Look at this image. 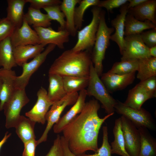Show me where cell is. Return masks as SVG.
<instances>
[{
  "instance_id": "cell-1",
  "label": "cell",
  "mask_w": 156,
  "mask_h": 156,
  "mask_svg": "<svg viewBox=\"0 0 156 156\" xmlns=\"http://www.w3.org/2000/svg\"><path fill=\"white\" fill-rule=\"evenodd\" d=\"M100 107L95 99L86 102L81 112L62 131L69 149L76 155L85 154L88 151L95 152L99 148L98 139L100 129L105 121L114 114L100 118L98 114Z\"/></svg>"
},
{
  "instance_id": "cell-2",
  "label": "cell",
  "mask_w": 156,
  "mask_h": 156,
  "mask_svg": "<svg viewBox=\"0 0 156 156\" xmlns=\"http://www.w3.org/2000/svg\"><path fill=\"white\" fill-rule=\"evenodd\" d=\"M91 53L88 51L76 52L72 49L66 50L53 62L49 74L89 77L92 63Z\"/></svg>"
},
{
  "instance_id": "cell-3",
  "label": "cell",
  "mask_w": 156,
  "mask_h": 156,
  "mask_svg": "<svg viewBox=\"0 0 156 156\" xmlns=\"http://www.w3.org/2000/svg\"><path fill=\"white\" fill-rule=\"evenodd\" d=\"M105 14V11L102 10L96 40L91 53L92 62L99 77L103 73V62L106 49L110 44L111 36L114 31V28L109 27L107 26Z\"/></svg>"
},
{
  "instance_id": "cell-4",
  "label": "cell",
  "mask_w": 156,
  "mask_h": 156,
  "mask_svg": "<svg viewBox=\"0 0 156 156\" xmlns=\"http://www.w3.org/2000/svg\"><path fill=\"white\" fill-rule=\"evenodd\" d=\"M86 90L87 95L94 97L102 104L107 114H114L117 100L110 94L97 73L92 62L90 68L89 81Z\"/></svg>"
},
{
  "instance_id": "cell-5",
  "label": "cell",
  "mask_w": 156,
  "mask_h": 156,
  "mask_svg": "<svg viewBox=\"0 0 156 156\" xmlns=\"http://www.w3.org/2000/svg\"><path fill=\"white\" fill-rule=\"evenodd\" d=\"M101 8L93 6L91 11L92 17L90 23L82 29L77 31V40L72 49L74 51H88L92 52L94 45L98 30Z\"/></svg>"
},
{
  "instance_id": "cell-6",
  "label": "cell",
  "mask_w": 156,
  "mask_h": 156,
  "mask_svg": "<svg viewBox=\"0 0 156 156\" xmlns=\"http://www.w3.org/2000/svg\"><path fill=\"white\" fill-rule=\"evenodd\" d=\"M29 101L25 90L15 89L3 107L6 128L15 127L21 116L20 114L21 109Z\"/></svg>"
},
{
  "instance_id": "cell-7",
  "label": "cell",
  "mask_w": 156,
  "mask_h": 156,
  "mask_svg": "<svg viewBox=\"0 0 156 156\" xmlns=\"http://www.w3.org/2000/svg\"><path fill=\"white\" fill-rule=\"evenodd\" d=\"M114 109L115 112L129 120L138 129L144 127L152 130H156L154 119L150 113L144 108L136 109L117 100Z\"/></svg>"
},
{
  "instance_id": "cell-8",
  "label": "cell",
  "mask_w": 156,
  "mask_h": 156,
  "mask_svg": "<svg viewBox=\"0 0 156 156\" xmlns=\"http://www.w3.org/2000/svg\"><path fill=\"white\" fill-rule=\"evenodd\" d=\"M78 96L77 92L67 94L61 99L53 103L46 115L47 125L42 135L37 140V146L47 141L49 132L58 120L65 108L68 106L73 105L76 101Z\"/></svg>"
},
{
  "instance_id": "cell-9",
  "label": "cell",
  "mask_w": 156,
  "mask_h": 156,
  "mask_svg": "<svg viewBox=\"0 0 156 156\" xmlns=\"http://www.w3.org/2000/svg\"><path fill=\"white\" fill-rule=\"evenodd\" d=\"M56 46L49 44L46 48L29 62H26L22 66L23 72L21 74L16 76L14 80L15 89L25 90L33 75L44 62L48 55L55 48Z\"/></svg>"
},
{
  "instance_id": "cell-10",
  "label": "cell",
  "mask_w": 156,
  "mask_h": 156,
  "mask_svg": "<svg viewBox=\"0 0 156 156\" xmlns=\"http://www.w3.org/2000/svg\"><path fill=\"white\" fill-rule=\"evenodd\" d=\"M121 60H140L151 57L149 48L143 42L140 34L125 36L123 51Z\"/></svg>"
},
{
  "instance_id": "cell-11",
  "label": "cell",
  "mask_w": 156,
  "mask_h": 156,
  "mask_svg": "<svg viewBox=\"0 0 156 156\" xmlns=\"http://www.w3.org/2000/svg\"><path fill=\"white\" fill-rule=\"evenodd\" d=\"M120 118L126 150L130 156H139L140 138L138 129L125 117L121 116Z\"/></svg>"
},
{
  "instance_id": "cell-12",
  "label": "cell",
  "mask_w": 156,
  "mask_h": 156,
  "mask_svg": "<svg viewBox=\"0 0 156 156\" xmlns=\"http://www.w3.org/2000/svg\"><path fill=\"white\" fill-rule=\"evenodd\" d=\"M36 103L29 111L25 113L26 116L36 122L44 125L46 121V115L53 102L49 99L47 91L41 87L37 93Z\"/></svg>"
},
{
  "instance_id": "cell-13",
  "label": "cell",
  "mask_w": 156,
  "mask_h": 156,
  "mask_svg": "<svg viewBox=\"0 0 156 156\" xmlns=\"http://www.w3.org/2000/svg\"><path fill=\"white\" fill-rule=\"evenodd\" d=\"M41 44L45 46L53 44L60 49L64 48V44L69 41L70 34L66 29L55 31L50 26L47 27L34 28Z\"/></svg>"
},
{
  "instance_id": "cell-14",
  "label": "cell",
  "mask_w": 156,
  "mask_h": 156,
  "mask_svg": "<svg viewBox=\"0 0 156 156\" xmlns=\"http://www.w3.org/2000/svg\"><path fill=\"white\" fill-rule=\"evenodd\" d=\"M10 37L13 47L40 44L37 32L31 29L24 18L22 26L16 28Z\"/></svg>"
},
{
  "instance_id": "cell-15",
  "label": "cell",
  "mask_w": 156,
  "mask_h": 156,
  "mask_svg": "<svg viewBox=\"0 0 156 156\" xmlns=\"http://www.w3.org/2000/svg\"><path fill=\"white\" fill-rule=\"evenodd\" d=\"M135 75V72L119 75L108 71L102 73L100 79L110 93L122 90L132 84L134 81Z\"/></svg>"
},
{
  "instance_id": "cell-16",
  "label": "cell",
  "mask_w": 156,
  "mask_h": 156,
  "mask_svg": "<svg viewBox=\"0 0 156 156\" xmlns=\"http://www.w3.org/2000/svg\"><path fill=\"white\" fill-rule=\"evenodd\" d=\"M87 96L86 89L80 91L78 99L73 106L53 125L54 133H59L62 132L70 121L81 112L85 105Z\"/></svg>"
},
{
  "instance_id": "cell-17",
  "label": "cell",
  "mask_w": 156,
  "mask_h": 156,
  "mask_svg": "<svg viewBox=\"0 0 156 156\" xmlns=\"http://www.w3.org/2000/svg\"><path fill=\"white\" fill-rule=\"evenodd\" d=\"M128 3L122 5L119 10L120 13L111 21V25L114 29V33L111 35L110 40L115 42L119 49L121 55L123 49L125 22L128 12Z\"/></svg>"
},
{
  "instance_id": "cell-18",
  "label": "cell",
  "mask_w": 156,
  "mask_h": 156,
  "mask_svg": "<svg viewBox=\"0 0 156 156\" xmlns=\"http://www.w3.org/2000/svg\"><path fill=\"white\" fill-rule=\"evenodd\" d=\"M15 71L1 68L0 76L2 84L0 94V111L3 110L4 104L11 97L15 89L14 80L16 76Z\"/></svg>"
},
{
  "instance_id": "cell-19",
  "label": "cell",
  "mask_w": 156,
  "mask_h": 156,
  "mask_svg": "<svg viewBox=\"0 0 156 156\" xmlns=\"http://www.w3.org/2000/svg\"><path fill=\"white\" fill-rule=\"evenodd\" d=\"M156 0H147L137 6L128 9V13L139 21H144L148 20L156 25Z\"/></svg>"
},
{
  "instance_id": "cell-20",
  "label": "cell",
  "mask_w": 156,
  "mask_h": 156,
  "mask_svg": "<svg viewBox=\"0 0 156 156\" xmlns=\"http://www.w3.org/2000/svg\"><path fill=\"white\" fill-rule=\"evenodd\" d=\"M44 46L41 44L27 45L13 47L14 59L17 65L22 66L31 58H34L44 49Z\"/></svg>"
},
{
  "instance_id": "cell-21",
  "label": "cell",
  "mask_w": 156,
  "mask_h": 156,
  "mask_svg": "<svg viewBox=\"0 0 156 156\" xmlns=\"http://www.w3.org/2000/svg\"><path fill=\"white\" fill-rule=\"evenodd\" d=\"M153 98L138 83L129 90L124 104L132 108L139 110L147 100Z\"/></svg>"
},
{
  "instance_id": "cell-22",
  "label": "cell",
  "mask_w": 156,
  "mask_h": 156,
  "mask_svg": "<svg viewBox=\"0 0 156 156\" xmlns=\"http://www.w3.org/2000/svg\"><path fill=\"white\" fill-rule=\"evenodd\" d=\"M156 28V25L150 21H139L132 14L127 13L125 22L124 36L140 34L145 30Z\"/></svg>"
},
{
  "instance_id": "cell-23",
  "label": "cell",
  "mask_w": 156,
  "mask_h": 156,
  "mask_svg": "<svg viewBox=\"0 0 156 156\" xmlns=\"http://www.w3.org/2000/svg\"><path fill=\"white\" fill-rule=\"evenodd\" d=\"M7 18L16 28L20 27L24 19L23 9L26 0H7Z\"/></svg>"
},
{
  "instance_id": "cell-24",
  "label": "cell",
  "mask_w": 156,
  "mask_h": 156,
  "mask_svg": "<svg viewBox=\"0 0 156 156\" xmlns=\"http://www.w3.org/2000/svg\"><path fill=\"white\" fill-rule=\"evenodd\" d=\"M49 81L47 95L50 101L53 102H56L66 95L62 76L56 74H49Z\"/></svg>"
},
{
  "instance_id": "cell-25",
  "label": "cell",
  "mask_w": 156,
  "mask_h": 156,
  "mask_svg": "<svg viewBox=\"0 0 156 156\" xmlns=\"http://www.w3.org/2000/svg\"><path fill=\"white\" fill-rule=\"evenodd\" d=\"M81 0H63L60 5L61 11L66 18V29L70 35L75 36L76 34V30L74 22V12L75 6Z\"/></svg>"
},
{
  "instance_id": "cell-26",
  "label": "cell",
  "mask_w": 156,
  "mask_h": 156,
  "mask_svg": "<svg viewBox=\"0 0 156 156\" xmlns=\"http://www.w3.org/2000/svg\"><path fill=\"white\" fill-rule=\"evenodd\" d=\"M10 37L0 41V67L8 70L17 66Z\"/></svg>"
},
{
  "instance_id": "cell-27",
  "label": "cell",
  "mask_w": 156,
  "mask_h": 156,
  "mask_svg": "<svg viewBox=\"0 0 156 156\" xmlns=\"http://www.w3.org/2000/svg\"><path fill=\"white\" fill-rule=\"evenodd\" d=\"M140 141L139 156H156V140L147 129L144 127L138 128Z\"/></svg>"
},
{
  "instance_id": "cell-28",
  "label": "cell",
  "mask_w": 156,
  "mask_h": 156,
  "mask_svg": "<svg viewBox=\"0 0 156 156\" xmlns=\"http://www.w3.org/2000/svg\"><path fill=\"white\" fill-rule=\"evenodd\" d=\"M36 123L29 118L21 115L14 127L16 134L23 143L36 138L34 128Z\"/></svg>"
},
{
  "instance_id": "cell-29",
  "label": "cell",
  "mask_w": 156,
  "mask_h": 156,
  "mask_svg": "<svg viewBox=\"0 0 156 156\" xmlns=\"http://www.w3.org/2000/svg\"><path fill=\"white\" fill-rule=\"evenodd\" d=\"M113 132L114 140L111 144L112 154L121 156H130L125 149L120 117L115 120Z\"/></svg>"
},
{
  "instance_id": "cell-30",
  "label": "cell",
  "mask_w": 156,
  "mask_h": 156,
  "mask_svg": "<svg viewBox=\"0 0 156 156\" xmlns=\"http://www.w3.org/2000/svg\"><path fill=\"white\" fill-rule=\"evenodd\" d=\"M24 18L29 25H32L34 28L47 27L51 24V20L47 14L43 13L40 10L30 7L27 12L24 14Z\"/></svg>"
},
{
  "instance_id": "cell-31",
  "label": "cell",
  "mask_w": 156,
  "mask_h": 156,
  "mask_svg": "<svg viewBox=\"0 0 156 156\" xmlns=\"http://www.w3.org/2000/svg\"><path fill=\"white\" fill-rule=\"evenodd\" d=\"M137 78L140 81L156 76V58L150 57L138 60Z\"/></svg>"
},
{
  "instance_id": "cell-32",
  "label": "cell",
  "mask_w": 156,
  "mask_h": 156,
  "mask_svg": "<svg viewBox=\"0 0 156 156\" xmlns=\"http://www.w3.org/2000/svg\"><path fill=\"white\" fill-rule=\"evenodd\" d=\"M62 77L64 88L67 94L77 92L85 89L88 84L89 77Z\"/></svg>"
},
{
  "instance_id": "cell-33",
  "label": "cell",
  "mask_w": 156,
  "mask_h": 156,
  "mask_svg": "<svg viewBox=\"0 0 156 156\" xmlns=\"http://www.w3.org/2000/svg\"><path fill=\"white\" fill-rule=\"evenodd\" d=\"M138 60L129 59L115 62L111 69L108 71L110 73L119 75H125L137 71Z\"/></svg>"
},
{
  "instance_id": "cell-34",
  "label": "cell",
  "mask_w": 156,
  "mask_h": 156,
  "mask_svg": "<svg viewBox=\"0 0 156 156\" xmlns=\"http://www.w3.org/2000/svg\"><path fill=\"white\" fill-rule=\"evenodd\" d=\"M99 0H82L79 3V5L75 7L74 12V22L76 30H80L83 22V16L84 12L91 6H97Z\"/></svg>"
},
{
  "instance_id": "cell-35",
  "label": "cell",
  "mask_w": 156,
  "mask_h": 156,
  "mask_svg": "<svg viewBox=\"0 0 156 156\" xmlns=\"http://www.w3.org/2000/svg\"><path fill=\"white\" fill-rule=\"evenodd\" d=\"M60 5H55L49 6L43 8L47 12V14L50 19L55 20L60 25L58 30L65 29L66 21L64 13L61 11Z\"/></svg>"
},
{
  "instance_id": "cell-36",
  "label": "cell",
  "mask_w": 156,
  "mask_h": 156,
  "mask_svg": "<svg viewBox=\"0 0 156 156\" xmlns=\"http://www.w3.org/2000/svg\"><path fill=\"white\" fill-rule=\"evenodd\" d=\"M103 142L101 147L93 154H83L77 156H112L111 147L108 141L107 127L104 126L102 128Z\"/></svg>"
},
{
  "instance_id": "cell-37",
  "label": "cell",
  "mask_w": 156,
  "mask_h": 156,
  "mask_svg": "<svg viewBox=\"0 0 156 156\" xmlns=\"http://www.w3.org/2000/svg\"><path fill=\"white\" fill-rule=\"evenodd\" d=\"M15 28L7 17L0 19V41L10 37Z\"/></svg>"
},
{
  "instance_id": "cell-38",
  "label": "cell",
  "mask_w": 156,
  "mask_h": 156,
  "mask_svg": "<svg viewBox=\"0 0 156 156\" xmlns=\"http://www.w3.org/2000/svg\"><path fill=\"white\" fill-rule=\"evenodd\" d=\"M138 83L153 98L156 97V76L141 81Z\"/></svg>"
},
{
  "instance_id": "cell-39",
  "label": "cell",
  "mask_w": 156,
  "mask_h": 156,
  "mask_svg": "<svg viewBox=\"0 0 156 156\" xmlns=\"http://www.w3.org/2000/svg\"><path fill=\"white\" fill-rule=\"evenodd\" d=\"M140 35L143 42L148 48L156 46V28L143 31Z\"/></svg>"
},
{
  "instance_id": "cell-40",
  "label": "cell",
  "mask_w": 156,
  "mask_h": 156,
  "mask_svg": "<svg viewBox=\"0 0 156 156\" xmlns=\"http://www.w3.org/2000/svg\"><path fill=\"white\" fill-rule=\"evenodd\" d=\"M30 3V7L40 10L42 8L55 5H60L62 1L59 0H26Z\"/></svg>"
},
{
  "instance_id": "cell-41",
  "label": "cell",
  "mask_w": 156,
  "mask_h": 156,
  "mask_svg": "<svg viewBox=\"0 0 156 156\" xmlns=\"http://www.w3.org/2000/svg\"><path fill=\"white\" fill-rule=\"evenodd\" d=\"M128 0H106L100 1L97 6L101 8H105L108 12H111L114 9L121 7L127 3Z\"/></svg>"
},
{
  "instance_id": "cell-42",
  "label": "cell",
  "mask_w": 156,
  "mask_h": 156,
  "mask_svg": "<svg viewBox=\"0 0 156 156\" xmlns=\"http://www.w3.org/2000/svg\"><path fill=\"white\" fill-rule=\"evenodd\" d=\"M45 156H63L61 142V136L58 135L54 140L53 145Z\"/></svg>"
},
{
  "instance_id": "cell-43",
  "label": "cell",
  "mask_w": 156,
  "mask_h": 156,
  "mask_svg": "<svg viewBox=\"0 0 156 156\" xmlns=\"http://www.w3.org/2000/svg\"><path fill=\"white\" fill-rule=\"evenodd\" d=\"M36 141L35 139H32L24 143L22 156H35L36 149L37 146Z\"/></svg>"
},
{
  "instance_id": "cell-44",
  "label": "cell",
  "mask_w": 156,
  "mask_h": 156,
  "mask_svg": "<svg viewBox=\"0 0 156 156\" xmlns=\"http://www.w3.org/2000/svg\"><path fill=\"white\" fill-rule=\"evenodd\" d=\"M61 142L63 156H77L70 151L69 148L67 141L63 136H61Z\"/></svg>"
},
{
  "instance_id": "cell-45",
  "label": "cell",
  "mask_w": 156,
  "mask_h": 156,
  "mask_svg": "<svg viewBox=\"0 0 156 156\" xmlns=\"http://www.w3.org/2000/svg\"><path fill=\"white\" fill-rule=\"evenodd\" d=\"M147 0H128V9L137 6L146 1Z\"/></svg>"
},
{
  "instance_id": "cell-46",
  "label": "cell",
  "mask_w": 156,
  "mask_h": 156,
  "mask_svg": "<svg viewBox=\"0 0 156 156\" xmlns=\"http://www.w3.org/2000/svg\"><path fill=\"white\" fill-rule=\"evenodd\" d=\"M11 133L7 132L3 139L0 141V151L4 144L7 141L8 138L11 136Z\"/></svg>"
},
{
  "instance_id": "cell-47",
  "label": "cell",
  "mask_w": 156,
  "mask_h": 156,
  "mask_svg": "<svg viewBox=\"0 0 156 156\" xmlns=\"http://www.w3.org/2000/svg\"><path fill=\"white\" fill-rule=\"evenodd\" d=\"M149 53L151 57L156 58V46L149 48Z\"/></svg>"
},
{
  "instance_id": "cell-48",
  "label": "cell",
  "mask_w": 156,
  "mask_h": 156,
  "mask_svg": "<svg viewBox=\"0 0 156 156\" xmlns=\"http://www.w3.org/2000/svg\"><path fill=\"white\" fill-rule=\"evenodd\" d=\"M1 84H2V81H1V78L0 76V92H1Z\"/></svg>"
},
{
  "instance_id": "cell-49",
  "label": "cell",
  "mask_w": 156,
  "mask_h": 156,
  "mask_svg": "<svg viewBox=\"0 0 156 156\" xmlns=\"http://www.w3.org/2000/svg\"></svg>"
}]
</instances>
